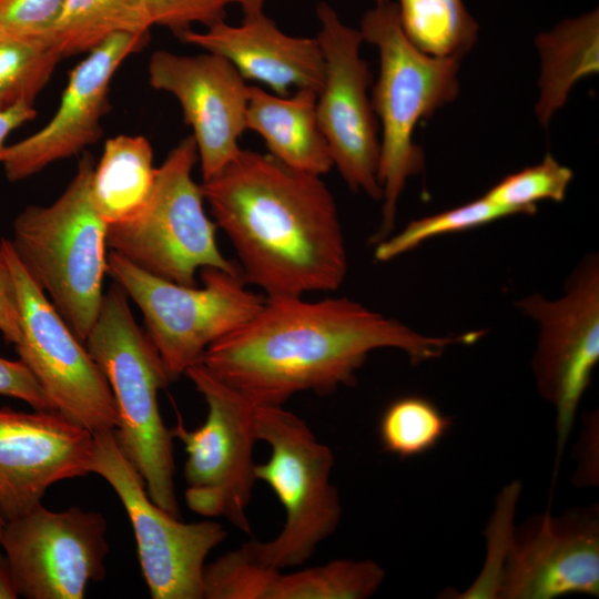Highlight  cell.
Returning <instances> with one entry per match:
<instances>
[{"label": "cell", "instance_id": "obj_35", "mask_svg": "<svg viewBox=\"0 0 599 599\" xmlns=\"http://www.w3.org/2000/svg\"><path fill=\"white\" fill-rule=\"evenodd\" d=\"M0 334L13 346L21 336L19 295L14 275L0 252Z\"/></svg>", "mask_w": 599, "mask_h": 599}, {"label": "cell", "instance_id": "obj_14", "mask_svg": "<svg viewBox=\"0 0 599 599\" xmlns=\"http://www.w3.org/2000/svg\"><path fill=\"white\" fill-rule=\"evenodd\" d=\"M106 529L102 514L78 506L53 511L39 504L7 520L0 547L19 596L84 598L88 583L105 576Z\"/></svg>", "mask_w": 599, "mask_h": 599}, {"label": "cell", "instance_id": "obj_16", "mask_svg": "<svg viewBox=\"0 0 599 599\" xmlns=\"http://www.w3.org/2000/svg\"><path fill=\"white\" fill-rule=\"evenodd\" d=\"M148 40L149 32H118L88 52L71 71L51 120L35 133L6 146L1 167L10 182L26 180L99 141L111 80L124 60Z\"/></svg>", "mask_w": 599, "mask_h": 599}, {"label": "cell", "instance_id": "obj_6", "mask_svg": "<svg viewBox=\"0 0 599 599\" xmlns=\"http://www.w3.org/2000/svg\"><path fill=\"white\" fill-rule=\"evenodd\" d=\"M254 423L257 440L271 448L266 463L255 464L256 480L271 487L286 518L275 538L250 540L238 549L254 564L282 571L306 562L338 527L342 507L331 483L335 457L303 418L283 406L256 405Z\"/></svg>", "mask_w": 599, "mask_h": 599}, {"label": "cell", "instance_id": "obj_27", "mask_svg": "<svg viewBox=\"0 0 599 599\" xmlns=\"http://www.w3.org/2000/svg\"><path fill=\"white\" fill-rule=\"evenodd\" d=\"M451 422L429 399L408 395L393 400L384 410L378 434L384 449L409 458L433 449Z\"/></svg>", "mask_w": 599, "mask_h": 599}, {"label": "cell", "instance_id": "obj_5", "mask_svg": "<svg viewBox=\"0 0 599 599\" xmlns=\"http://www.w3.org/2000/svg\"><path fill=\"white\" fill-rule=\"evenodd\" d=\"M94 160L84 153L50 205H29L12 224V247L35 284L84 343L103 300L108 224L91 200Z\"/></svg>", "mask_w": 599, "mask_h": 599}, {"label": "cell", "instance_id": "obj_9", "mask_svg": "<svg viewBox=\"0 0 599 599\" xmlns=\"http://www.w3.org/2000/svg\"><path fill=\"white\" fill-rule=\"evenodd\" d=\"M203 396L207 415L195 429H187L177 415L170 428L184 446V477L189 508L205 517H224L235 528L251 534L247 507L256 477L253 449L255 404L196 363L184 374Z\"/></svg>", "mask_w": 599, "mask_h": 599}, {"label": "cell", "instance_id": "obj_40", "mask_svg": "<svg viewBox=\"0 0 599 599\" xmlns=\"http://www.w3.org/2000/svg\"><path fill=\"white\" fill-rule=\"evenodd\" d=\"M6 522H7V520H6L4 516L2 515V512L0 510V538H1V535H2Z\"/></svg>", "mask_w": 599, "mask_h": 599}, {"label": "cell", "instance_id": "obj_25", "mask_svg": "<svg viewBox=\"0 0 599 599\" xmlns=\"http://www.w3.org/2000/svg\"><path fill=\"white\" fill-rule=\"evenodd\" d=\"M62 55L49 33L0 27V105L33 104Z\"/></svg>", "mask_w": 599, "mask_h": 599}, {"label": "cell", "instance_id": "obj_22", "mask_svg": "<svg viewBox=\"0 0 599 599\" xmlns=\"http://www.w3.org/2000/svg\"><path fill=\"white\" fill-rule=\"evenodd\" d=\"M155 176L148 139L126 134L108 139L91 179L95 211L108 226L134 217L149 201Z\"/></svg>", "mask_w": 599, "mask_h": 599}, {"label": "cell", "instance_id": "obj_7", "mask_svg": "<svg viewBox=\"0 0 599 599\" xmlns=\"http://www.w3.org/2000/svg\"><path fill=\"white\" fill-rule=\"evenodd\" d=\"M199 160L192 135L156 167L152 193L134 217L108 226V246L138 267L166 281L196 286V273L215 267L241 274L219 250L216 224L204 210L201 184L192 177Z\"/></svg>", "mask_w": 599, "mask_h": 599}, {"label": "cell", "instance_id": "obj_41", "mask_svg": "<svg viewBox=\"0 0 599 599\" xmlns=\"http://www.w3.org/2000/svg\"><path fill=\"white\" fill-rule=\"evenodd\" d=\"M384 1H387V0H375L376 3L384 2Z\"/></svg>", "mask_w": 599, "mask_h": 599}, {"label": "cell", "instance_id": "obj_34", "mask_svg": "<svg viewBox=\"0 0 599 599\" xmlns=\"http://www.w3.org/2000/svg\"><path fill=\"white\" fill-rule=\"evenodd\" d=\"M0 395L22 400L35 410H54L34 376L20 359L10 361L0 356Z\"/></svg>", "mask_w": 599, "mask_h": 599}, {"label": "cell", "instance_id": "obj_8", "mask_svg": "<svg viewBox=\"0 0 599 599\" xmlns=\"http://www.w3.org/2000/svg\"><path fill=\"white\" fill-rule=\"evenodd\" d=\"M202 287L158 277L120 254H108V274L136 306L146 333L174 382L199 363L204 351L253 315L264 298L246 288L241 274L215 267L200 271Z\"/></svg>", "mask_w": 599, "mask_h": 599}, {"label": "cell", "instance_id": "obj_1", "mask_svg": "<svg viewBox=\"0 0 599 599\" xmlns=\"http://www.w3.org/2000/svg\"><path fill=\"white\" fill-rule=\"evenodd\" d=\"M477 337L425 335L345 296L264 297L258 312L211 344L199 363L253 404L283 406L301 392L352 386L373 351L398 349L417 365Z\"/></svg>", "mask_w": 599, "mask_h": 599}, {"label": "cell", "instance_id": "obj_13", "mask_svg": "<svg viewBox=\"0 0 599 599\" xmlns=\"http://www.w3.org/2000/svg\"><path fill=\"white\" fill-rule=\"evenodd\" d=\"M316 13L321 24L316 38L325 64L316 112L333 165L352 191L382 200L378 126L367 93L372 74L359 54L363 35L325 2L318 3Z\"/></svg>", "mask_w": 599, "mask_h": 599}, {"label": "cell", "instance_id": "obj_10", "mask_svg": "<svg viewBox=\"0 0 599 599\" xmlns=\"http://www.w3.org/2000/svg\"><path fill=\"white\" fill-rule=\"evenodd\" d=\"M91 473L115 491L131 521L139 562L153 599H204L209 554L227 537L216 521L182 522L159 507L113 430L94 433Z\"/></svg>", "mask_w": 599, "mask_h": 599}, {"label": "cell", "instance_id": "obj_12", "mask_svg": "<svg viewBox=\"0 0 599 599\" xmlns=\"http://www.w3.org/2000/svg\"><path fill=\"white\" fill-rule=\"evenodd\" d=\"M516 305L538 327L531 364L539 394L557 412L556 473L599 361V256L591 253L580 260L560 297L535 293Z\"/></svg>", "mask_w": 599, "mask_h": 599}, {"label": "cell", "instance_id": "obj_15", "mask_svg": "<svg viewBox=\"0 0 599 599\" xmlns=\"http://www.w3.org/2000/svg\"><path fill=\"white\" fill-rule=\"evenodd\" d=\"M148 73L152 88L179 101L193 130L203 181L215 176L241 151L250 85L230 61L211 52L184 55L158 50Z\"/></svg>", "mask_w": 599, "mask_h": 599}, {"label": "cell", "instance_id": "obj_37", "mask_svg": "<svg viewBox=\"0 0 599 599\" xmlns=\"http://www.w3.org/2000/svg\"><path fill=\"white\" fill-rule=\"evenodd\" d=\"M35 115L37 111L33 104L29 103H17L0 109V167L2 165L3 151L7 146L6 140L9 134L24 123L33 120Z\"/></svg>", "mask_w": 599, "mask_h": 599}, {"label": "cell", "instance_id": "obj_21", "mask_svg": "<svg viewBox=\"0 0 599 599\" xmlns=\"http://www.w3.org/2000/svg\"><path fill=\"white\" fill-rule=\"evenodd\" d=\"M540 54L536 114L547 125L566 103L571 88L599 70L598 9L559 22L536 38Z\"/></svg>", "mask_w": 599, "mask_h": 599}, {"label": "cell", "instance_id": "obj_39", "mask_svg": "<svg viewBox=\"0 0 599 599\" xmlns=\"http://www.w3.org/2000/svg\"><path fill=\"white\" fill-rule=\"evenodd\" d=\"M226 4L236 3L241 6L244 17L260 14L264 9L266 0H224Z\"/></svg>", "mask_w": 599, "mask_h": 599}, {"label": "cell", "instance_id": "obj_38", "mask_svg": "<svg viewBox=\"0 0 599 599\" xmlns=\"http://www.w3.org/2000/svg\"><path fill=\"white\" fill-rule=\"evenodd\" d=\"M19 597L9 561L0 550V599H16Z\"/></svg>", "mask_w": 599, "mask_h": 599}, {"label": "cell", "instance_id": "obj_3", "mask_svg": "<svg viewBox=\"0 0 599 599\" xmlns=\"http://www.w3.org/2000/svg\"><path fill=\"white\" fill-rule=\"evenodd\" d=\"M359 31L379 54V74L372 98L382 125L378 181L383 206L380 224L370 238L377 244L394 229L407 180L425 164L422 149L413 141L414 130L422 119L456 99L463 57L438 58L419 51L404 34L397 4L390 0L368 10Z\"/></svg>", "mask_w": 599, "mask_h": 599}, {"label": "cell", "instance_id": "obj_17", "mask_svg": "<svg viewBox=\"0 0 599 599\" xmlns=\"http://www.w3.org/2000/svg\"><path fill=\"white\" fill-rule=\"evenodd\" d=\"M598 507L546 512L515 530L498 599L599 595Z\"/></svg>", "mask_w": 599, "mask_h": 599}, {"label": "cell", "instance_id": "obj_26", "mask_svg": "<svg viewBox=\"0 0 599 599\" xmlns=\"http://www.w3.org/2000/svg\"><path fill=\"white\" fill-rule=\"evenodd\" d=\"M385 578L375 561L336 559L327 564L276 575L266 599H366Z\"/></svg>", "mask_w": 599, "mask_h": 599}, {"label": "cell", "instance_id": "obj_30", "mask_svg": "<svg viewBox=\"0 0 599 599\" xmlns=\"http://www.w3.org/2000/svg\"><path fill=\"white\" fill-rule=\"evenodd\" d=\"M573 177L572 171L551 154L532 166L505 176L484 196L512 214H532L540 201L561 202Z\"/></svg>", "mask_w": 599, "mask_h": 599}, {"label": "cell", "instance_id": "obj_2", "mask_svg": "<svg viewBox=\"0 0 599 599\" xmlns=\"http://www.w3.org/2000/svg\"><path fill=\"white\" fill-rule=\"evenodd\" d=\"M201 189L236 252L244 281L266 297L331 292L344 283L345 236L322 176L241 149Z\"/></svg>", "mask_w": 599, "mask_h": 599}, {"label": "cell", "instance_id": "obj_33", "mask_svg": "<svg viewBox=\"0 0 599 599\" xmlns=\"http://www.w3.org/2000/svg\"><path fill=\"white\" fill-rule=\"evenodd\" d=\"M65 0H0V27L49 33Z\"/></svg>", "mask_w": 599, "mask_h": 599}, {"label": "cell", "instance_id": "obj_42", "mask_svg": "<svg viewBox=\"0 0 599 599\" xmlns=\"http://www.w3.org/2000/svg\"><path fill=\"white\" fill-rule=\"evenodd\" d=\"M0 109H2L1 105H0Z\"/></svg>", "mask_w": 599, "mask_h": 599}, {"label": "cell", "instance_id": "obj_4", "mask_svg": "<svg viewBox=\"0 0 599 599\" xmlns=\"http://www.w3.org/2000/svg\"><path fill=\"white\" fill-rule=\"evenodd\" d=\"M84 345L111 388L118 413L113 432L119 447L141 475L153 502L180 518L173 436L158 402L159 392L171 379L118 284L104 293Z\"/></svg>", "mask_w": 599, "mask_h": 599}, {"label": "cell", "instance_id": "obj_23", "mask_svg": "<svg viewBox=\"0 0 599 599\" xmlns=\"http://www.w3.org/2000/svg\"><path fill=\"white\" fill-rule=\"evenodd\" d=\"M144 0H65L49 34L62 58L89 52L118 32H149Z\"/></svg>", "mask_w": 599, "mask_h": 599}, {"label": "cell", "instance_id": "obj_36", "mask_svg": "<svg viewBox=\"0 0 599 599\" xmlns=\"http://www.w3.org/2000/svg\"><path fill=\"white\" fill-rule=\"evenodd\" d=\"M578 447L579 466L575 477L577 484L593 486L598 485V416L592 414L587 417Z\"/></svg>", "mask_w": 599, "mask_h": 599}, {"label": "cell", "instance_id": "obj_28", "mask_svg": "<svg viewBox=\"0 0 599 599\" xmlns=\"http://www.w3.org/2000/svg\"><path fill=\"white\" fill-rule=\"evenodd\" d=\"M510 215H514L511 211L483 195L464 205L409 222L396 235L377 243L374 256L379 262H387L430 238L476 229Z\"/></svg>", "mask_w": 599, "mask_h": 599}, {"label": "cell", "instance_id": "obj_29", "mask_svg": "<svg viewBox=\"0 0 599 599\" xmlns=\"http://www.w3.org/2000/svg\"><path fill=\"white\" fill-rule=\"evenodd\" d=\"M520 491L519 480L502 488L485 530L487 551L480 573L465 591H451L445 598L498 599L504 570L514 545V520Z\"/></svg>", "mask_w": 599, "mask_h": 599}, {"label": "cell", "instance_id": "obj_32", "mask_svg": "<svg viewBox=\"0 0 599 599\" xmlns=\"http://www.w3.org/2000/svg\"><path fill=\"white\" fill-rule=\"evenodd\" d=\"M224 0H144V19L149 29L166 27L175 34L194 23L205 28L225 20Z\"/></svg>", "mask_w": 599, "mask_h": 599}, {"label": "cell", "instance_id": "obj_19", "mask_svg": "<svg viewBox=\"0 0 599 599\" xmlns=\"http://www.w3.org/2000/svg\"><path fill=\"white\" fill-rule=\"evenodd\" d=\"M185 43L230 61L246 80L266 84L274 93L292 89L319 91L324 80V57L317 38L284 33L264 12L244 17L238 26L225 20L197 32L176 33Z\"/></svg>", "mask_w": 599, "mask_h": 599}, {"label": "cell", "instance_id": "obj_18", "mask_svg": "<svg viewBox=\"0 0 599 599\" xmlns=\"http://www.w3.org/2000/svg\"><path fill=\"white\" fill-rule=\"evenodd\" d=\"M94 434L55 410L0 408V510L6 520L41 504L53 484L91 473Z\"/></svg>", "mask_w": 599, "mask_h": 599}, {"label": "cell", "instance_id": "obj_31", "mask_svg": "<svg viewBox=\"0 0 599 599\" xmlns=\"http://www.w3.org/2000/svg\"><path fill=\"white\" fill-rule=\"evenodd\" d=\"M280 571L254 564L238 548L227 551L204 567V599H266Z\"/></svg>", "mask_w": 599, "mask_h": 599}, {"label": "cell", "instance_id": "obj_24", "mask_svg": "<svg viewBox=\"0 0 599 599\" xmlns=\"http://www.w3.org/2000/svg\"><path fill=\"white\" fill-rule=\"evenodd\" d=\"M396 4L404 34L428 55L464 57L477 40L478 23L463 0H398Z\"/></svg>", "mask_w": 599, "mask_h": 599}, {"label": "cell", "instance_id": "obj_20", "mask_svg": "<svg viewBox=\"0 0 599 599\" xmlns=\"http://www.w3.org/2000/svg\"><path fill=\"white\" fill-rule=\"evenodd\" d=\"M316 99L313 89L280 95L250 85L246 130L261 135L270 154L283 164L322 176L334 165L317 120Z\"/></svg>", "mask_w": 599, "mask_h": 599}, {"label": "cell", "instance_id": "obj_11", "mask_svg": "<svg viewBox=\"0 0 599 599\" xmlns=\"http://www.w3.org/2000/svg\"><path fill=\"white\" fill-rule=\"evenodd\" d=\"M0 252L14 275L21 336L14 345L54 410L71 422L100 433L114 430L118 413L100 366L18 258L9 238Z\"/></svg>", "mask_w": 599, "mask_h": 599}]
</instances>
